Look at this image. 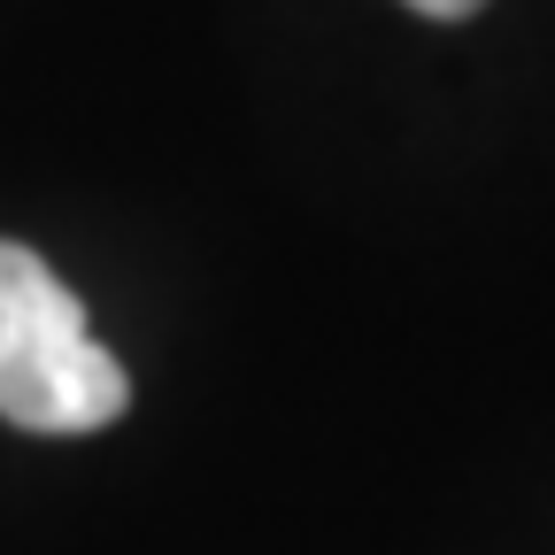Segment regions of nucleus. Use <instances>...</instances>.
Returning a JSON list of instances; mask_svg holds the SVG:
<instances>
[{
	"mask_svg": "<svg viewBox=\"0 0 555 555\" xmlns=\"http://www.w3.org/2000/svg\"><path fill=\"white\" fill-rule=\"evenodd\" d=\"M131 401V378L93 339L78 294L0 240V416L16 433H101Z\"/></svg>",
	"mask_w": 555,
	"mask_h": 555,
	"instance_id": "1",
	"label": "nucleus"
},
{
	"mask_svg": "<svg viewBox=\"0 0 555 555\" xmlns=\"http://www.w3.org/2000/svg\"><path fill=\"white\" fill-rule=\"evenodd\" d=\"M416 16H440V24H455V16H470V9H486V0H409Z\"/></svg>",
	"mask_w": 555,
	"mask_h": 555,
	"instance_id": "2",
	"label": "nucleus"
}]
</instances>
